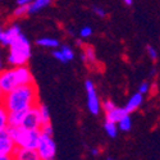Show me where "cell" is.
Masks as SVG:
<instances>
[{
  "instance_id": "obj_3",
  "label": "cell",
  "mask_w": 160,
  "mask_h": 160,
  "mask_svg": "<svg viewBox=\"0 0 160 160\" xmlns=\"http://www.w3.org/2000/svg\"><path fill=\"white\" fill-rule=\"evenodd\" d=\"M7 129L18 148L33 150L37 149L40 140H41V131L40 129H28L24 127H8Z\"/></svg>"
},
{
  "instance_id": "obj_9",
  "label": "cell",
  "mask_w": 160,
  "mask_h": 160,
  "mask_svg": "<svg viewBox=\"0 0 160 160\" xmlns=\"http://www.w3.org/2000/svg\"><path fill=\"white\" fill-rule=\"evenodd\" d=\"M21 33H22V31L18 24H13L10 27H8L7 30H2L0 31V42H2V46L9 48Z\"/></svg>"
},
{
  "instance_id": "obj_15",
  "label": "cell",
  "mask_w": 160,
  "mask_h": 160,
  "mask_svg": "<svg viewBox=\"0 0 160 160\" xmlns=\"http://www.w3.org/2000/svg\"><path fill=\"white\" fill-rule=\"evenodd\" d=\"M51 4V0H33L30 4V14H35V13L40 12L41 9L49 7Z\"/></svg>"
},
{
  "instance_id": "obj_14",
  "label": "cell",
  "mask_w": 160,
  "mask_h": 160,
  "mask_svg": "<svg viewBox=\"0 0 160 160\" xmlns=\"http://www.w3.org/2000/svg\"><path fill=\"white\" fill-rule=\"evenodd\" d=\"M36 44L38 46H42V48H50V49H55L59 46V41L54 37H40L37 38Z\"/></svg>"
},
{
  "instance_id": "obj_27",
  "label": "cell",
  "mask_w": 160,
  "mask_h": 160,
  "mask_svg": "<svg viewBox=\"0 0 160 160\" xmlns=\"http://www.w3.org/2000/svg\"><path fill=\"white\" fill-rule=\"evenodd\" d=\"M52 57H54L57 60H59V62H62V63H67L68 60H67V58H65V55L63 54V51L59 49V50H54L52 51Z\"/></svg>"
},
{
  "instance_id": "obj_19",
  "label": "cell",
  "mask_w": 160,
  "mask_h": 160,
  "mask_svg": "<svg viewBox=\"0 0 160 160\" xmlns=\"http://www.w3.org/2000/svg\"><path fill=\"white\" fill-rule=\"evenodd\" d=\"M38 106V110H40V117H41V122L42 124L45 123H50V110L45 104H40Z\"/></svg>"
},
{
  "instance_id": "obj_28",
  "label": "cell",
  "mask_w": 160,
  "mask_h": 160,
  "mask_svg": "<svg viewBox=\"0 0 160 160\" xmlns=\"http://www.w3.org/2000/svg\"><path fill=\"white\" fill-rule=\"evenodd\" d=\"M149 91H150V83L149 82H142L138 86V92H140V94H142V95L149 94Z\"/></svg>"
},
{
  "instance_id": "obj_26",
  "label": "cell",
  "mask_w": 160,
  "mask_h": 160,
  "mask_svg": "<svg viewBox=\"0 0 160 160\" xmlns=\"http://www.w3.org/2000/svg\"><path fill=\"white\" fill-rule=\"evenodd\" d=\"M146 50H148V54H149V57H150V59L152 60V62H156L158 60V57H159V54H158V50L154 48V46H148L146 48Z\"/></svg>"
},
{
  "instance_id": "obj_24",
  "label": "cell",
  "mask_w": 160,
  "mask_h": 160,
  "mask_svg": "<svg viewBox=\"0 0 160 160\" xmlns=\"http://www.w3.org/2000/svg\"><path fill=\"white\" fill-rule=\"evenodd\" d=\"M40 131H41L42 135H48V136H52V133H54V128H52L51 123H45L41 126V128H40Z\"/></svg>"
},
{
  "instance_id": "obj_6",
  "label": "cell",
  "mask_w": 160,
  "mask_h": 160,
  "mask_svg": "<svg viewBox=\"0 0 160 160\" xmlns=\"http://www.w3.org/2000/svg\"><path fill=\"white\" fill-rule=\"evenodd\" d=\"M36 150L42 160L54 159L57 154V145H55V141L52 140V136H48V135H42L41 133V140H40V143Z\"/></svg>"
},
{
  "instance_id": "obj_29",
  "label": "cell",
  "mask_w": 160,
  "mask_h": 160,
  "mask_svg": "<svg viewBox=\"0 0 160 160\" xmlns=\"http://www.w3.org/2000/svg\"><path fill=\"white\" fill-rule=\"evenodd\" d=\"M92 12L95 13L96 16H99V17H101V18H105L106 17V12L101 8V7H98V5H94L92 7Z\"/></svg>"
},
{
  "instance_id": "obj_25",
  "label": "cell",
  "mask_w": 160,
  "mask_h": 160,
  "mask_svg": "<svg viewBox=\"0 0 160 160\" xmlns=\"http://www.w3.org/2000/svg\"><path fill=\"white\" fill-rule=\"evenodd\" d=\"M92 35V28L90 27V26H83V27L79 30V36H81L82 38H87Z\"/></svg>"
},
{
  "instance_id": "obj_32",
  "label": "cell",
  "mask_w": 160,
  "mask_h": 160,
  "mask_svg": "<svg viewBox=\"0 0 160 160\" xmlns=\"http://www.w3.org/2000/svg\"><path fill=\"white\" fill-rule=\"evenodd\" d=\"M0 160H14L13 155H0Z\"/></svg>"
},
{
  "instance_id": "obj_10",
  "label": "cell",
  "mask_w": 160,
  "mask_h": 160,
  "mask_svg": "<svg viewBox=\"0 0 160 160\" xmlns=\"http://www.w3.org/2000/svg\"><path fill=\"white\" fill-rule=\"evenodd\" d=\"M13 159L14 160H42L37 150L33 149H24V148H18L13 152Z\"/></svg>"
},
{
  "instance_id": "obj_22",
  "label": "cell",
  "mask_w": 160,
  "mask_h": 160,
  "mask_svg": "<svg viewBox=\"0 0 160 160\" xmlns=\"http://www.w3.org/2000/svg\"><path fill=\"white\" fill-rule=\"evenodd\" d=\"M60 50L63 51V54L65 55V58H67V60H68V62L74 58L73 49H72L69 45H62V46H60Z\"/></svg>"
},
{
  "instance_id": "obj_8",
  "label": "cell",
  "mask_w": 160,
  "mask_h": 160,
  "mask_svg": "<svg viewBox=\"0 0 160 160\" xmlns=\"http://www.w3.org/2000/svg\"><path fill=\"white\" fill-rule=\"evenodd\" d=\"M17 145L8 133V129L0 131V155H13Z\"/></svg>"
},
{
  "instance_id": "obj_13",
  "label": "cell",
  "mask_w": 160,
  "mask_h": 160,
  "mask_svg": "<svg viewBox=\"0 0 160 160\" xmlns=\"http://www.w3.org/2000/svg\"><path fill=\"white\" fill-rule=\"evenodd\" d=\"M124 114H127V110L124 108H121V106H115L113 110L105 113V121L118 123L124 117Z\"/></svg>"
},
{
  "instance_id": "obj_18",
  "label": "cell",
  "mask_w": 160,
  "mask_h": 160,
  "mask_svg": "<svg viewBox=\"0 0 160 160\" xmlns=\"http://www.w3.org/2000/svg\"><path fill=\"white\" fill-rule=\"evenodd\" d=\"M117 124H118L119 129L123 131V132H128V131H131V128H132V118H131V113L124 114V117H123Z\"/></svg>"
},
{
  "instance_id": "obj_2",
  "label": "cell",
  "mask_w": 160,
  "mask_h": 160,
  "mask_svg": "<svg viewBox=\"0 0 160 160\" xmlns=\"http://www.w3.org/2000/svg\"><path fill=\"white\" fill-rule=\"evenodd\" d=\"M31 58V44L30 40L23 33H21L9 46V52L7 57V62L12 67H21L26 65Z\"/></svg>"
},
{
  "instance_id": "obj_11",
  "label": "cell",
  "mask_w": 160,
  "mask_h": 160,
  "mask_svg": "<svg viewBox=\"0 0 160 160\" xmlns=\"http://www.w3.org/2000/svg\"><path fill=\"white\" fill-rule=\"evenodd\" d=\"M142 102H143V95L140 94V92L137 91L136 94H133V95L128 99L127 104L124 105V109L127 110V113H133V112L137 110L140 106L142 105Z\"/></svg>"
},
{
  "instance_id": "obj_35",
  "label": "cell",
  "mask_w": 160,
  "mask_h": 160,
  "mask_svg": "<svg viewBox=\"0 0 160 160\" xmlns=\"http://www.w3.org/2000/svg\"><path fill=\"white\" fill-rule=\"evenodd\" d=\"M106 160H114V159H112V158H108V159H106Z\"/></svg>"
},
{
  "instance_id": "obj_34",
  "label": "cell",
  "mask_w": 160,
  "mask_h": 160,
  "mask_svg": "<svg viewBox=\"0 0 160 160\" xmlns=\"http://www.w3.org/2000/svg\"><path fill=\"white\" fill-rule=\"evenodd\" d=\"M150 73H151V76H155V73H156V69H154V68H152Z\"/></svg>"
},
{
  "instance_id": "obj_12",
  "label": "cell",
  "mask_w": 160,
  "mask_h": 160,
  "mask_svg": "<svg viewBox=\"0 0 160 160\" xmlns=\"http://www.w3.org/2000/svg\"><path fill=\"white\" fill-rule=\"evenodd\" d=\"M26 112H9L8 114V127H22Z\"/></svg>"
},
{
  "instance_id": "obj_4",
  "label": "cell",
  "mask_w": 160,
  "mask_h": 160,
  "mask_svg": "<svg viewBox=\"0 0 160 160\" xmlns=\"http://www.w3.org/2000/svg\"><path fill=\"white\" fill-rule=\"evenodd\" d=\"M18 86H21V82L16 67L2 72V74H0V91H2V95L14 90Z\"/></svg>"
},
{
  "instance_id": "obj_20",
  "label": "cell",
  "mask_w": 160,
  "mask_h": 160,
  "mask_svg": "<svg viewBox=\"0 0 160 160\" xmlns=\"http://www.w3.org/2000/svg\"><path fill=\"white\" fill-rule=\"evenodd\" d=\"M8 114L9 112L2 105V109H0V131L8 128Z\"/></svg>"
},
{
  "instance_id": "obj_5",
  "label": "cell",
  "mask_w": 160,
  "mask_h": 160,
  "mask_svg": "<svg viewBox=\"0 0 160 160\" xmlns=\"http://www.w3.org/2000/svg\"><path fill=\"white\" fill-rule=\"evenodd\" d=\"M85 88H86L88 112L92 115H98L100 113V109L102 108V102H100V99H99V95H98V92H96V88H95L94 82H92L91 79H86Z\"/></svg>"
},
{
  "instance_id": "obj_21",
  "label": "cell",
  "mask_w": 160,
  "mask_h": 160,
  "mask_svg": "<svg viewBox=\"0 0 160 160\" xmlns=\"http://www.w3.org/2000/svg\"><path fill=\"white\" fill-rule=\"evenodd\" d=\"M30 14V5H17V8L13 12L14 17H24Z\"/></svg>"
},
{
  "instance_id": "obj_16",
  "label": "cell",
  "mask_w": 160,
  "mask_h": 160,
  "mask_svg": "<svg viewBox=\"0 0 160 160\" xmlns=\"http://www.w3.org/2000/svg\"><path fill=\"white\" fill-rule=\"evenodd\" d=\"M81 58H82L83 62L95 63V62H96V55H95V50H94V48L90 46V45H86L85 49H83V52H82Z\"/></svg>"
},
{
  "instance_id": "obj_33",
  "label": "cell",
  "mask_w": 160,
  "mask_h": 160,
  "mask_svg": "<svg viewBox=\"0 0 160 160\" xmlns=\"http://www.w3.org/2000/svg\"><path fill=\"white\" fill-rule=\"evenodd\" d=\"M123 2L127 4V5H132V3H133V0H123Z\"/></svg>"
},
{
  "instance_id": "obj_31",
  "label": "cell",
  "mask_w": 160,
  "mask_h": 160,
  "mask_svg": "<svg viewBox=\"0 0 160 160\" xmlns=\"http://www.w3.org/2000/svg\"><path fill=\"white\" fill-rule=\"evenodd\" d=\"M100 152H101V150H100L99 148L91 149V155H92V156H98V155H100Z\"/></svg>"
},
{
  "instance_id": "obj_30",
  "label": "cell",
  "mask_w": 160,
  "mask_h": 160,
  "mask_svg": "<svg viewBox=\"0 0 160 160\" xmlns=\"http://www.w3.org/2000/svg\"><path fill=\"white\" fill-rule=\"evenodd\" d=\"M33 0H17V5H30Z\"/></svg>"
},
{
  "instance_id": "obj_1",
  "label": "cell",
  "mask_w": 160,
  "mask_h": 160,
  "mask_svg": "<svg viewBox=\"0 0 160 160\" xmlns=\"http://www.w3.org/2000/svg\"><path fill=\"white\" fill-rule=\"evenodd\" d=\"M2 105L8 112H27L38 105V92L35 83L18 86L2 95Z\"/></svg>"
},
{
  "instance_id": "obj_17",
  "label": "cell",
  "mask_w": 160,
  "mask_h": 160,
  "mask_svg": "<svg viewBox=\"0 0 160 160\" xmlns=\"http://www.w3.org/2000/svg\"><path fill=\"white\" fill-rule=\"evenodd\" d=\"M104 129H105V132H106V135H108L110 138H115L117 135H118L119 127H118V124L114 123V122L105 121V123H104Z\"/></svg>"
},
{
  "instance_id": "obj_7",
  "label": "cell",
  "mask_w": 160,
  "mask_h": 160,
  "mask_svg": "<svg viewBox=\"0 0 160 160\" xmlns=\"http://www.w3.org/2000/svg\"><path fill=\"white\" fill-rule=\"evenodd\" d=\"M41 126H42V122H41V117H40V110H38V106L36 105L26 112L22 127L28 129H40Z\"/></svg>"
},
{
  "instance_id": "obj_23",
  "label": "cell",
  "mask_w": 160,
  "mask_h": 160,
  "mask_svg": "<svg viewBox=\"0 0 160 160\" xmlns=\"http://www.w3.org/2000/svg\"><path fill=\"white\" fill-rule=\"evenodd\" d=\"M115 102L113 101V100H110V99H106V100H104L102 101V109H104V112L105 113H108V112H110V110H113L114 108H115Z\"/></svg>"
}]
</instances>
